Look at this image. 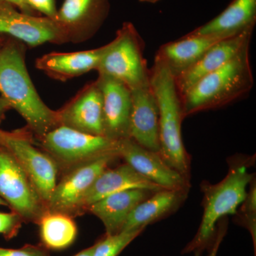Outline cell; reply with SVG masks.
I'll use <instances>...</instances> for the list:
<instances>
[{
    "label": "cell",
    "mask_w": 256,
    "mask_h": 256,
    "mask_svg": "<svg viewBox=\"0 0 256 256\" xmlns=\"http://www.w3.org/2000/svg\"><path fill=\"white\" fill-rule=\"evenodd\" d=\"M28 46L8 37L0 50V94L26 121L34 140L60 126L56 110L44 104L26 65Z\"/></svg>",
    "instance_id": "obj_1"
},
{
    "label": "cell",
    "mask_w": 256,
    "mask_h": 256,
    "mask_svg": "<svg viewBox=\"0 0 256 256\" xmlns=\"http://www.w3.org/2000/svg\"><path fill=\"white\" fill-rule=\"evenodd\" d=\"M250 44L228 63L198 80L182 97L184 116L214 109L247 95L254 79L249 57Z\"/></svg>",
    "instance_id": "obj_2"
},
{
    "label": "cell",
    "mask_w": 256,
    "mask_h": 256,
    "mask_svg": "<svg viewBox=\"0 0 256 256\" xmlns=\"http://www.w3.org/2000/svg\"><path fill=\"white\" fill-rule=\"evenodd\" d=\"M150 85L159 111L160 156L188 180L190 160L182 138V122L184 116L181 95L172 74L156 58L150 70Z\"/></svg>",
    "instance_id": "obj_3"
},
{
    "label": "cell",
    "mask_w": 256,
    "mask_h": 256,
    "mask_svg": "<svg viewBox=\"0 0 256 256\" xmlns=\"http://www.w3.org/2000/svg\"><path fill=\"white\" fill-rule=\"evenodd\" d=\"M254 174L247 171L244 165L232 168L220 183L204 186L203 217L194 238L186 246L184 254L195 252L200 254L215 238L216 226L226 215L236 214L237 210L247 196L248 185Z\"/></svg>",
    "instance_id": "obj_4"
},
{
    "label": "cell",
    "mask_w": 256,
    "mask_h": 256,
    "mask_svg": "<svg viewBox=\"0 0 256 256\" xmlns=\"http://www.w3.org/2000/svg\"><path fill=\"white\" fill-rule=\"evenodd\" d=\"M144 43L134 25L122 24L116 36L106 45V50L96 69L98 75L106 76L124 82L130 90L150 86V70L144 57Z\"/></svg>",
    "instance_id": "obj_5"
},
{
    "label": "cell",
    "mask_w": 256,
    "mask_h": 256,
    "mask_svg": "<svg viewBox=\"0 0 256 256\" xmlns=\"http://www.w3.org/2000/svg\"><path fill=\"white\" fill-rule=\"evenodd\" d=\"M34 140L36 146L54 160L60 175L77 165L102 156H118L119 141L78 132L63 126Z\"/></svg>",
    "instance_id": "obj_6"
},
{
    "label": "cell",
    "mask_w": 256,
    "mask_h": 256,
    "mask_svg": "<svg viewBox=\"0 0 256 256\" xmlns=\"http://www.w3.org/2000/svg\"><path fill=\"white\" fill-rule=\"evenodd\" d=\"M0 197L24 223L38 224L47 212L33 183L11 151L0 144Z\"/></svg>",
    "instance_id": "obj_7"
},
{
    "label": "cell",
    "mask_w": 256,
    "mask_h": 256,
    "mask_svg": "<svg viewBox=\"0 0 256 256\" xmlns=\"http://www.w3.org/2000/svg\"><path fill=\"white\" fill-rule=\"evenodd\" d=\"M118 158L117 154H108L62 173L47 204V212L64 214L72 218L79 216L86 194L101 173Z\"/></svg>",
    "instance_id": "obj_8"
},
{
    "label": "cell",
    "mask_w": 256,
    "mask_h": 256,
    "mask_svg": "<svg viewBox=\"0 0 256 256\" xmlns=\"http://www.w3.org/2000/svg\"><path fill=\"white\" fill-rule=\"evenodd\" d=\"M3 146L22 166L47 208L60 176L54 160L41 148H36L33 134L26 127L8 132Z\"/></svg>",
    "instance_id": "obj_9"
},
{
    "label": "cell",
    "mask_w": 256,
    "mask_h": 256,
    "mask_svg": "<svg viewBox=\"0 0 256 256\" xmlns=\"http://www.w3.org/2000/svg\"><path fill=\"white\" fill-rule=\"evenodd\" d=\"M0 34L22 42L30 48L45 43H68L63 30L54 20L24 14L4 2H0Z\"/></svg>",
    "instance_id": "obj_10"
},
{
    "label": "cell",
    "mask_w": 256,
    "mask_h": 256,
    "mask_svg": "<svg viewBox=\"0 0 256 256\" xmlns=\"http://www.w3.org/2000/svg\"><path fill=\"white\" fill-rule=\"evenodd\" d=\"M110 9V0H64L56 22L68 43H82L98 32Z\"/></svg>",
    "instance_id": "obj_11"
},
{
    "label": "cell",
    "mask_w": 256,
    "mask_h": 256,
    "mask_svg": "<svg viewBox=\"0 0 256 256\" xmlns=\"http://www.w3.org/2000/svg\"><path fill=\"white\" fill-rule=\"evenodd\" d=\"M118 153L138 174L162 188L188 191V178L171 168L159 152L146 149L130 138L119 141Z\"/></svg>",
    "instance_id": "obj_12"
},
{
    "label": "cell",
    "mask_w": 256,
    "mask_h": 256,
    "mask_svg": "<svg viewBox=\"0 0 256 256\" xmlns=\"http://www.w3.org/2000/svg\"><path fill=\"white\" fill-rule=\"evenodd\" d=\"M56 112L60 126L104 136L102 96L97 80L87 84Z\"/></svg>",
    "instance_id": "obj_13"
},
{
    "label": "cell",
    "mask_w": 256,
    "mask_h": 256,
    "mask_svg": "<svg viewBox=\"0 0 256 256\" xmlns=\"http://www.w3.org/2000/svg\"><path fill=\"white\" fill-rule=\"evenodd\" d=\"M102 96L104 137L114 141L130 138L132 94L124 82L98 75Z\"/></svg>",
    "instance_id": "obj_14"
},
{
    "label": "cell",
    "mask_w": 256,
    "mask_h": 256,
    "mask_svg": "<svg viewBox=\"0 0 256 256\" xmlns=\"http://www.w3.org/2000/svg\"><path fill=\"white\" fill-rule=\"evenodd\" d=\"M131 94L130 138L146 149L160 153L159 111L150 85Z\"/></svg>",
    "instance_id": "obj_15"
},
{
    "label": "cell",
    "mask_w": 256,
    "mask_h": 256,
    "mask_svg": "<svg viewBox=\"0 0 256 256\" xmlns=\"http://www.w3.org/2000/svg\"><path fill=\"white\" fill-rule=\"evenodd\" d=\"M252 32H246L220 40L210 47L192 68L175 78L180 95L182 96L200 79L223 66L238 54L246 45L250 44Z\"/></svg>",
    "instance_id": "obj_16"
},
{
    "label": "cell",
    "mask_w": 256,
    "mask_h": 256,
    "mask_svg": "<svg viewBox=\"0 0 256 256\" xmlns=\"http://www.w3.org/2000/svg\"><path fill=\"white\" fill-rule=\"evenodd\" d=\"M106 50V45L94 50L60 53L52 52L42 56L35 66L50 78L66 82L96 70Z\"/></svg>",
    "instance_id": "obj_17"
},
{
    "label": "cell",
    "mask_w": 256,
    "mask_h": 256,
    "mask_svg": "<svg viewBox=\"0 0 256 256\" xmlns=\"http://www.w3.org/2000/svg\"><path fill=\"white\" fill-rule=\"evenodd\" d=\"M136 188L152 192L164 190L138 174L126 163L112 169L108 168L101 173L82 198L80 216L85 214L88 206L104 197L117 192Z\"/></svg>",
    "instance_id": "obj_18"
},
{
    "label": "cell",
    "mask_w": 256,
    "mask_h": 256,
    "mask_svg": "<svg viewBox=\"0 0 256 256\" xmlns=\"http://www.w3.org/2000/svg\"><path fill=\"white\" fill-rule=\"evenodd\" d=\"M256 22V0H233L218 16L188 34L227 38L254 31Z\"/></svg>",
    "instance_id": "obj_19"
},
{
    "label": "cell",
    "mask_w": 256,
    "mask_h": 256,
    "mask_svg": "<svg viewBox=\"0 0 256 256\" xmlns=\"http://www.w3.org/2000/svg\"><path fill=\"white\" fill-rule=\"evenodd\" d=\"M154 192L146 190H126L117 192L94 202L85 210L102 222L106 235L122 232L128 216L140 202L149 198Z\"/></svg>",
    "instance_id": "obj_20"
},
{
    "label": "cell",
    "mask_w": 256,
    "mask_h": 256,
    "mask_svg": "<svg viewBox=\"0 0 256 256\" xmlns=\"http://www.w3.org/2000/svg\"><path fill=\"white\" fill-rule=\"evenodd\" d=\"M222 40L225 38L188 34L180 40L162 45L156 58L161 60L176 78L188 72L210 47Z\"/></svg>",
    "instance_id": "obj_21"
},
{
    "label": "cell",
    "mask_w": 256,
    "mask_h": 256,
    "mask_svg": "<svg viewBox=\"0 0 256 256\" xmlns=\"http://www.w3.org/2000/svg\"><path fill=\"white\" fill-rule=\"evenodd\" d=\"M186 192L162 190L154 192L149 198L140 202L128 216L122 232L146 228L148 224L174 210L184 198Z\"/></svg>",
    "instance_id": "obj_22"
},
{
    "label": "cell",
    "mask_w": 256,
    "mask_h": 256,
    "mask_svg": "<svg viewBox=\"0 0 256 256\" xmlns=\"http://www.w3.org/2000/svg\"><path fill=\"white\" fill-rule=\"evenodd\" d=\"M37 225L41 244L48 250L67 248L75 242L78 233L74 218L56 212H47Z\"/></svg>",
    "instance_id": "obj_23"
},
{
    "label": "cell",
    "mask_w": 256,
    "mask_h": 256,
    "mask_svg": "<svg viewBox=\"0 0 256 256\" xmlns=\"http://www.w3.org/2000/svg\"><path fill=\"white\" fill-rule=\"evenodd\" d=\"M144 228L124 230L114 235H105L94 244L92 256H118L122 250L137 238Z\"/></svg>",
    "instance_id": "obj_24"
},
{
    "label": "cell",
    "mask_w": 256,
    "mask_h": 256,
    "mask_svg": "<svg viewBox=\"0 0 256 256\" xmlns=\"http://www.w3.org/2000/svg\"><path fill=\"white\" fill-rule=\"evenodd\" d=\"M23 223L22 218L14 212H0V235L6 240H11L18 236Z\"/></svg>",
    "instance_id": "obj_25"
},
{
    "label": "cell",
    "mask_w": 256,
    "mask_h": 256,
    "mask_svg": "<svg viewBox=\"0 0 256 256\" xmlns=\"http://www.w3.org/2000/svg\"><path fill=\"white\" fill-rule=\"evenodd\" d=\"M242 204H244L242 210L245 213V223L252 234L256 248V186L250 188Z\"/></svg>",
    "instance_id": "obj_26"
},
{
    "label": "cell",
    "mask_w": 256,
    "mask_h": 256,
    "mask_svg": "<svg viewBox=\"0 0 256 256\" xmlns=\"http://www.w3.org/2000/svg\"><path fill=\"white\" fill-rule=\"evenodd\" d=\"M0 256H50L48 249L42 245L26 244L20 248H0Z\"/></svg>",
    "instance_id": "obj_27"
},
{
    "label": "cell",
    "mask_w": 256,
    "mask_h": 256,
    "mask_svg": "<svg viewBox=\"0 0 256 256\" xmlns=\"http://www.w3.org/2000/svg\"><path fill=\"white\" fill-rule=\"evenodd\" d=\"M33 11L41 16L56 20L58 10L56 0H25Z\"/></svg>",
    "instance_id": "obj_28"
},
{
    "label": "cell",
    "mask_w": 256,
    "mask_h": 256,
    "mask_svg": "<svg viewBox=\"0 0 256 256\" xmlns=\"http://www.w3.org/2000/svg\"><path fill=\"white\" fill-rule=\"evenodd\" d=\"M0 2H4L12 5L24 14L33 15V16H41L33 11L26 4L25 0H0Z\"/></svg>",
    "instance_id": "obj_29"
},
{
    "label": "cell",
    "mask_w": 256,
    "mask_h": 256,
    "mask_svg": "<svg viewBox=\"0 0 256 256\" xmlns=\"http://www.w3.org/2000/svg\"><path fill=\"white\" fill-rule=\"evenodd\" d=\"M226 227H222L220 230L216 234L214 238V242H213V245L212 246V250L208 256H216L217 252H218V248H220V244H222V240H223L224 236L226 234ZM195 256H200V254H196Z\"/></svg>",
    "instance_id": "obj_30"
},
{
    "label": "cell",
    "mask_w": 256,
    "mask_h": 256,
    "mask_svg": "<svg viewBox=\"0 0 256 256\" xmlns=\"http://www.w3.org/2000/svg\"><path fill=\"white\" fill-rule=\"evenodd\" d=\"M12 107L2 96H0V124L6 118V114L11 110Z\"/></svg>",
    "instance_id": "obj_31"
},
{
    "label": "cell",
    "mask_w": 256,
    "mask_h": 256,
    "mask_svg": "<svg viewBox=\"0 0 256 256\" xmlns=\"http://www.w3.org/2000/svg\"><path fill=\"white\" fill-rule=\"evenodd\" d=\"M94 248H95V246H92L88 248L84 249V250H82L74 256H92Z\"/></svg>",
    "instance_id": "obj_32"
},
{
    "label": "cell",
    "mask_w": 256,
    "mask_h": 256,
    "mask_svg": "<svg viewBox=\"0 0 256 256\" xmlns=\"http://www.w3.org/2000/svg\"><path fill=\"white\" fill-rule=\"evenodd\" d=\"M8 131L2 130H0V144H4L5 138L8 134Z\"/></svg>",
    "instance_id": "obj_33"
},
{
    "label": "cell",
    "mask_w": 256,
    "mask_h": 256,
    "mask_svg": "<svg viewBox=\"0 0 256 256\" xmlns=\"http://www.w3.org/2000/svg\"><path fill=\"white\" fill-rule=\"evenodd\" d=\"M8 37L4 36V35L0 34V50H1L2 47L3 46V45L4 44L5 42H6V40H8Z\"/></svg>",
    "instance_id": "obj_34"
},
{
    "label": "cell",
    "mask_w": 256,
    "mask_h": 256,
    "mask_svg": "<svg viewBox=\"0 0 256 256\" xmlns=\"http://www.w3.org/2000/svg\"><path fill=\"white\" fill-rule=\"evenodd\" d=\"M141 2L151 3V4H154V3L158 2L160 0H139Z\"/></svg>",
    "instance_id": "obj_35"
},
{
    "label": "cell",
    "mask_w": 256,
    "mask_h": 256,
    "mask_svg": "<svg viewBox=\"0 0 256 256\" xmlns=\"http://www.w3.org/2000/svg\"><path fill=\"white\" fill-rule=\"evenodd\" d=\"M0 206H8L6 202H5L1 197H0Z\"/></svg>",
    "instance_id": "obj_36"
}]
</instances>
